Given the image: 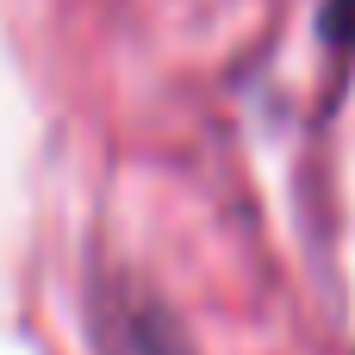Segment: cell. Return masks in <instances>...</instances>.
I'll return each instance as SVG.
<instances>
[{
    "instance_id": "6da1fadb",
    "label": "cell",
    "mask_w": 355,
    "mask_h": 355,
    "mask_svg": "<svg viewBox=\"0 0 355 355\" xmlns=\"http://www.w3.org/2000/svg\"><path fill=\"white\" fill-rule=\"evenodd\" d=\"M106 355H181L175 343V331L156 318V306H125V312H112L106 318Z\"/></svg>"
}]
</instances>
